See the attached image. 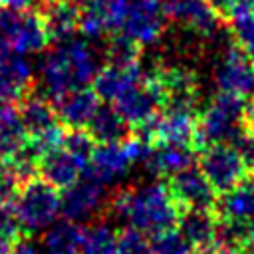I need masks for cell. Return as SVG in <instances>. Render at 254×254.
<instances>
[{"label":"cell","mask_w":254,"mask_h":254,"mask_svg":"<svg viewBox=\"0 0 254 254\" xmlns=\"http://www.w3.org/2000/svg\"><path fill=\"white\" fill-rule=\"evenodd\" d=\"M109 212L113 218L145 234H159L177 224L181 206L175 200L169 185L145 183L141 187L115 192L109 202Z\"/></svg>","instance_id":"cell-1"},{"label":"cell","mask_w":254,"mask_h":254,"mask_svg":"<svg viewBox=\"0 0 254 254\" xmlns=\"http://www.w3.org/2000/svg\"><path fill=\"white\" fill-rule=\"evenodd\" d=\"M97 71V58L89 42L67 40L56 50L48 52L40 64V87L52 103L71 89L85 87L93 81Z\"/></svg>","instance_id":"cell-2"},{"label":"cell","mask_w":254,"mask_h":254,"mask_svg":"<svg viewBox=\"0 0 254 254\" xmlns=\"http://www.w3.org/2000/svg\"><path fill=\"white\" fill-rule=\"evenodd\" d=\"M244 129H246L244 99L234 93L218 91L196 117V151L218 143L232 145Z\"/></svg>","instance_id":"cell-3"},{"label":"cell","mask_w":254,"mask_h":254,"mask_svg":"<svg viewBox=\"0 0 254 254\" xmlns=\"http://www.w3.org/2000/svg\"><path fill=\"white\" fill-rule=\"evenodd\" d=\"M14 208L24 232H42L48 230L60 214V194L42 177H32L24 181L14 198Z\"/></svg>","instance_id":"cell-4"},{"label":"cell","mask_w":254,"mask_h":254,"mask_svg":"<svg viewBox=\"0 0 254 254\" xmlns=\"http://www.w3.org/2000/svg\"><path fill=\"white\" fill-rule=\"evenodd\" d=\"M0 28L8 38L12 52L22 56L40 54L46 50L50 36L40 12L24 8V10H0Z\"/></svg>","instance_id":"cell-5"},{"label":"cell","mask_w":254,"mask_h":254,"mask_svg":"<svg viewBox=\"0 0 254 254\" xmlns=\"http://www.w3.org/2000/svg\"><path fill=\"white\" fill-rule=\"evenodd\" d=\"M198 169L218 194L234 189L240 181L246 179L248 173L236 147L230 143H218L200 149Z\"/></svg>","instance_id":"cell-6"},{"label":"cell","mask_w":254,"mask_h":254,"mask_svg":"<svg viewBox=\"0 0 254 254\" xmlns=\"http://www.w3.org/2000/svg\"><path fill=\"white\" fill-rule=\"evenodd\" d=\"M113 107L127 121V125L139 127L147 119L155 117L161 107H165V93L157 77L151 71H145L141 81L131 85L113 101Z\"/></svg>","instance_id":"cell-7"},{"label":"cell","mask_w":254,"mask_h":254,"mask_svg":"<svg viewBox=\"0 0 254 254\" xmlns=\"http://www.w3.org/2000/svg\"><path fill=\"white\" fill-rule=\"evenodd\" d=\"M254 60H250L238 46L226 48V52L220 56L216 69H214V81L218 91L234 93L242 99L254 95Z\"/></svg>","instance_id":"cell-8"},{"label":"cell","mask_w":254,"mask_h":254,"mask_svg":"<svg viewBox=\"0 0 254 254\" xmlns=\"http://www.w3.org/2000/svg\"><path fill=\"white\" fill-rule=\"evenodd\" d=\"M165 2L159 0H129V12L121 26V34L139 46L155 44L165 28Z\"/></svg>","instance_id":"cell-9"},{"label":"cell","mask_w":254,"mask_h":254,"mask_svg":"<svg viewBox=\"0 0 254 254\" xmlns=\"http://www.w3.org/2000/svg\"><path fill=\"white\" fill-rule=\"evenodd\" d=\"M105 202V189L101 183L83 175L79 181L64 189L60 196V212L64 218L73 222H83L93 218Z\"/></svg>","instance_id":"cell-10"},{"label":"cell","mask_w":254,"mask_h":254,"mask_svg":"<svg viewBox=\"0 0 254 254\" xmlns=\"http://www.w3.org/2000/svg\"><path fill=\"white\" fill-rule=\"evenodd\" d=\"M133 163L135 161L125 139L115 143H99L91 153V159L85 167V175L101 185H111L125 177Z\"/></svg>","instance_id":"cell-11"},{"label":"cell","mask_w":254,"mask_h":254,"mask_svg":"<svg viewBox=\"0 0 254 254\" xmlns=\"http://www.w3.org/2000/svg\"><path fill=\"white\" fill-rule=\"evenodd\" d=\"M169 189L179 202L181 210L187 208H202L214 210L216 206V190L206 181L200 169L189 167L169 179Z\"/></svg>","instance_id":"cell-12"},{"label":"cell","mask_w":254,"mask_h":254,"mask_svg":"<svg viewBox=\"0 0 254 254\" xmlns=\"http://www.w3.org/2000/svg\"><path fill=\"white\" fill-rule=\"evenodd\" d=\"M165 16L204 38L218 30V12L208 0H165Z\"/></svg>","instance_id":"cell-13"},{"label":"cell","mask_w":254,"mask_h":254,"mask_svg":"<svg viewBox=\"0 0 254 254\" xmlns=\"http://www.w3.org/2000/svg\"><path fill=\"white\" fill-rule=\"evenodd\" d=\"M34 81L32 64L18 52L0 54V103H14L26 97Z\"/></svg>","instance_id":"cell-14"},{"label":"cell","mask_w":254,"mask_h":254,"mask_svg":"<svg viewBox=\"0 0 254 254\" xmlns=\"http://www.w3.org/2000/svg\"><path fill=\"white\" fill-rule=\"evenodd\" d=\"M214 208L218 218L254 232V177H246L234 189L222 192Z\"/></svg>","instance_id":"cell-15"},{"label":"cell","mask_w":254,"mask_h":254,"mask_svg":"<svg viewBox=\"0 0 254 254\" xmlns=\"http://www.w3.org/2000/svg\"><path fill=\"white\" fill-rule=\"evenodd\" d=\"M58 119L69 127V129H83L89 125L91 117L95 115L99 107V97L93 91V87H77L62 95L58 101H54Z\"/></svg>","instance_id":"cell-16"},{"label":"cell","mask_w":254,"mask_h":254,"mask_svg":"<svg viewBox=\"0 0 254 254\" xmlns=\"http://www.w3.org/2000/svg\"><path fill=\"white\" fill-rule=\"evenodd\" d=\"M85 167L87 165L83 161H79L73 153H69L65 147L60 145L58 149L46 153L40 159L38 173L52 187H56V189H67L69 185H73L75 181H79L83 177Z\"/></svg>","instance_id":"cell-17"},{"label":"cell","mask_w":254,"mask_h":254,"mask_svg":"<svg viewBox=\"0 0 254 254\" xmlns=\"http://www.w3.org/2000/svg\"><path fill=\"white\" fill-rule=\"evenodd\" d=\"M143 75H145V69L141 67V64H133V65L105 64V65L97 67L91 83H93V91L97 93L99 99L113 103L131 85L141 81Z\"/></svg>","instance_id":"cell-18"},{"label":"cell","mask_w":254,"mask_h":254,"mask_svg":"<svg viewBox=\"0 0 254 254\" xmlns=\"http://www.w3.org/2000/svg\"><path fill=\"white\" fill-rule=\"evenodd\" d=\"M196 149L189 145H177V143H155L149 149V155L145 159L147 169L157 177H173L189 167H192Z\"/></svg>","instance_id":"cell-19"},{"label":"cell","mask_w":254,"mask_h":254,"mask_svg":"<svg viewBox=\"0 0 254 254\" xmlns=\"http://www.w3.org/2000/svg\"><path fill=\"white\" fill-rule=\"evenodd\" d=\"M52 42L64 44L79 30V10L65 0H44L38 10Z\"/></svg>","instance_id":"cell-20"},{"label":"cell","mask_w":254,"mask_h":254,"mask_svg":"<svg viewBox=\"0 0 254 254\" xmlns=\"http://www.w3.org/2000/svg\"><path fill=\"white\" fill-rule=\"evenodd\" d=\"M177 224H179V232L189 240L192 248L206 250L216 244L218 218L212 214V210H202V208L181 210Z\"/></svg>","instance_id":"cell-21"},{"label":"cell","mask_w":254,"mask_h":254,"mask_svg":"<svg viewBox=\"0 0 254 254\" xmlns=\"http://www.w3.org/2000/svg\"><path fill=\"white\" fill-rule=\"evenodd\" d=\"M18 113H20V121L26 129L28 137L42 135V133L50 131L52 127H56L60 121L54 103L42 93L24 97L18 107Z\"/></svg>","instance_id":"cell-22"},{"label":"cell","mask_w":254,"mask_h":254,"mask_svg":"<svg viewBox=\"0 0 254 254\" xmlns=\"http://www.w3.org/2000/svg\"><path fill=\"white\" fill-rule=\"evenodd\" d=\"M28 133L14 103H0V159L8 161L26 145Z\"/></svg>","instance_id":"cell-23"},{"label":"cell","mask_w":254,"mask_h":254,"mask_svg":"<svg viewBox=\"0 0 254 254\" xmlns=\"http://www.w3.org/2000/svg\"><path fill=\"white\" fill-rule=\"evenodd\" d=\"M127 121L113 105H99L87 125V131L91 133L95 143H115L127 137Z\"/></svg>","instance_id":"cell-24"},{"label":"cell","mask_w":254,"mask_h":254,"mask_svg":"<svg viewBox=\"0 0 254 254\" xmlns=\"http://www.w3.org/2000/svg\"><path fill=\"white\" fill-rule=\"evenodd\" d=\"M83 226L73 220H56L44 234V248L46 252H77L81 238H83Z\"/></svg>","instance_id":"cell-25"},{"label":"cell","mask_w":254,"mask_h":254,"mask_svg":"<svg viewBox=\"0 0 254 254\" xmlns=\"http://www.w3.org/2000/svg\"><path fill=\"white\" fill-rule=\"evenodd\" d=\"M117 234L107 222H95L83 230L77 254H119Z\"/></svg>","instance_id":"cell-26"},{"label":"cell","mask_w":254,"mask_h":254,"mask_svg":"<svg viewBox=\"0 0 254 254\" xmlns=\"http://www.w3.org/2000/svg\"><path fill=\"white\" fill-rule=\"evenodd\" d=\"M79 32L87 40H97L113 32L105 0H91L79 10Z\"/></svg>","instance_id":"cell-27"},{"label":"cell","mask_w":254,"mask_h":254,"mask_svg":"<svg viewBox=\"0 0 254 254\" xmlns=\"http://www.w3.org/2000/svg\"><path fill=\"white\" fill-rule=\"evenodd\" d=\"M139 56H141V46L135 44L125 34L113 36L111 42L105 48V60H107V64H115V65H133V64H139Z\"/></svg>","instance_id":"cell-28"},{"label":"cell","mask_w":254,"mask_h":254,"mask_svg":"<svg viewBox=\"0 0 254 254\" xmlns=\"http://www.w3.org/2000/svg\"><path fill=\"white\" fill-rule=\"evenodd\" d=\"M228 20H230V30L236 46L250 60H254V10L236 14Z\"/></svg>","instance_id":"cell-29"},{"label":"cell","mask_w":254,"mask_h":254,"mask_svg":"<svg viewBox=\"0 0 254 254\" xmlns=\"http://www.w3.org/2000/svg\"><path fill=\"white\" fill-rule=\"evenodd\" d=\"M190 250H192V246L189 244V240L175 228L153 234V238H151L153 254H192Z\"/></svg>","instance_id":"cell-30"},{"label":"cell","mask_w":254,"mask_h":254,"mask_svg":"<svg viewBox=\"0 0 254 254\" xmlns=\"http://www.w3.org/2000/svg\"><path fill=\"white\" fill-rule=\"evenodd\" d=\"M62 147H65L69 153H73L79 161H83L87 165L91 159V153L95 149V139L85 129H71V131L64 133Z\"/></svg>","instance_id":"cell-31"},{"label":"cell","mask_w":254,"mask_h":254,"mask_svg":"<svg viewBox=\"0 0 254 254\" xmlns=\"http://www.w3.org/2000/svg\"><path fill=\"white\" fill-rule=\"evenodd\" d=\"M117 248L119 254H153L149 236L133 226H125L117 234Z\"/></svg>","instance_id":"cell-32"},{"label":"cell","mask_w":254,"mask_h":254,"mask_svg":"<svg viewBox=\"0 0 254 254\" xmlns=\"http://www.w3.org/2000/svg\"><path fill=\"white\" fill-rule=\"evenodd\" d=\"M18 183H20V179L14 173L12 165L8 161H2L0 159V204L12 202L16 198L18 189H20Z\"/></svg>","instance_id":"cell-33"},{"label":"cell","mask_w":254,"mask_h":254,"mask_svg":"<svg viewBox=\"0 0 254 254\" xmlns=\"http://www.w3.org/2000/svg\"><path fill=\"white\" fill-rule=\"evenodd\" d=\"M20 232H22V226H20L14 204L12 202L0 204V236L16 242V240H20Z\"/></svg>","instance_id":"cell-34"},{"label":"cell","mask_w":254,"mask_h":254,"mask_svg":"<svg viewBox=\"0 0 254 254\" xmlns=\"http://www.w3.org/2000/svg\"><path fill=\"white\" fill-rule=\"evenodd\" d=\"M232 145L236 147V151H238V155H240V159H242L246 171L254 173V131L246 127V129L236 137V141H234Z\"/></svg>","instance_id":"cell-35"},{"label":"cell","mask_w":254,"mask_h":254,"mask_svg":"<svg viewBox=\"0 0 254 254\" xmlns=\"http://www.w3.org/2000/svg\"><path fill=\"white\" fill-rule=\"evenodd\" d=\"M208 4H210L218 14L228 16V12H230V8L236 4V0H208Z\"/></svg>","instance_id":"cell-36"},{"label":"cell","mask_w":254,"mask_h":254,"mask_svg":"<svg viewBox=\"0 0 254 254\" xmlns=\"http://www.w3.org/2000/svg\"><path fill=\"white\" fill-rule=\"evenodd\" d=\"M30 2L32 0H0V6L8 10H24L30 6Z\"/></svg>","instance_id":"cell-37"},{"label":"cell","mask_w":254,"mask_h":254,"mask_svg":"<svg viewBox=\"0 0 254 254\" xmlns=\"http://www.w3.org/2000/svg\"><path fill=\"white\" fill-rule=\"evenodd\" d=\"M12 248H14V240L0 236V254H12Z\"/></svg>","instance_id":"cell-38"},{"label":"cell","mask_w":254,"mask_h":254,"mask_svg":"<svg viewBox=\"0 0 254 254\" xmlns=\"http://www.w3.org/2000/svg\"><path fill=\"white\" fill-rule=\"evenodd\" d=\"M246 127L254 131V101L246 105Z\"/></svg>","instance_id":"cell-39"},{"label":"cell","mask_w":254,"mask_h":254,"mask_svg":"<svg viewBox=\"0 0 254 254\" xmlns=\"http://www.w3.org/2000/svg\"><path fill=\"white\" fill-rule=\"evenodd\" d=\"M242 248H244V252H242V254H254V232L248 236V240L244 242V246H242Z\"/></svg>","instance_id":"cell-40"},{"label":"cell","mask_w":254,"mask_h":254,"mask_svg":"<svg viewBox=\"0 0 254 254\" xmlns=\"http://www.w3.org/2000/svg\"><path fill=\"white\" fill-rule=\"evenodd\" d=\"M210 254H240L238 250H234V248H226V246H216Z\"/></svg>","instance_id":"cell-41"},{"label":"cell","mask_w":254,"mask_h":254,"mask_svg":"<svg viewBox=\"0 0 254 254\" xmlns=\"http://www.w3.org/2000/svg\"><path fill=\"white\" fill-rule=\"evenodd\" d=\"M65 2H69L71 6H75L77 10H81V8H83V6H87L91 0H65Z\"/></svg>","instance_id":"cell-42"},{"label":"cell","mask_w":254,"mask_h":254,"mask_svg":"<svg viewBox=\"0 0 254 254\" xmlns=\"http://www.w3.org/2000/svg\"><path fill=\"white\" fill-rule=\"evenodd\" d=\"M46 254H77V252H46Z\"/></svg>","instance_id":"cell-43"},{"label":"cell","mask_w":254,"mask_h":254,"mask_svg":"<svg viewBox=\"0 0 254 254\" xmlns=\"http://www.w3.org/2000/svg\"><path fill=\"white\" fill-rule=\"evenodd\" d=\"M131 2H133V0H131ZM159 2H165V0H159Z\"/></svg>","instance_id":"cell-44"},{"label":"cell","mask_w":254,"mask_h":254,"mask_svg":"<svg viewBox=\"0 0 254 254\" xmlns=\"http://www.w3.org/2000/svg\"><path fill=\"white\" fill-rule=\"evenodd\" d=\"M196 254H204V252H196Z\"/></svg>","instance_id":"cell-45"}]
</instances>
